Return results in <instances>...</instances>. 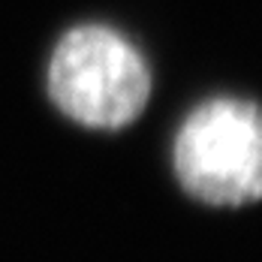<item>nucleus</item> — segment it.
I'll list each match as a JSON object with an SVG mask.
<instances>
[{
    "label": "nucleus",
    "instance_id": "1",
    "mask_svg": "<svg viewBox=\"0 0 262 262\" xmlns=\"http://www.w3.org/2000/svg\"><path fill=\"white\" fill-rule=\"evenodd\" d=\"M49 97L81 127L121 130L133 124L151 97L145 54L108 25L67 30L49 60Z\"/></svg>",
    "mask_w": 262,
    "mask_h": 262
},
{
    "label": "nucleus",
    "instance_id": "2",
    "mask_svg": "<svg viewBox=\"0 0 262 262\" xmlns=\"http://www.w3.org/2000/svg\"><path fill=\"white\" fill-rule=\"evenodd\" d=\"M178 184L214 208L262 199V105L244 97H211L175 133Z\"/></svg>",
    "mask_w": 262,
    "mask_h": 262
}]
</instances>
